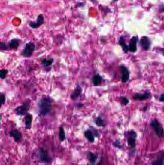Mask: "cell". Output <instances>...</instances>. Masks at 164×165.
<instances>
[{
	"label": "cell",
	"instance_id": "obj_3",
	"mask_svg": "<svg viewBox=\"0 0 164 165\" xmlns=\"http://www.w3.org/2000/svg\"><path fill=\"white\" fill-rule=\"evenodd\" d=\"M36 157L39 162L49 165L53 162V158L49 154L48 151L44 147L38 148L36 153Z\"/></svg>",
	"mask_w": 164,
	"mask_h": 165
},
{
	"label": "cell",
	"instance_id": "obj_20",
	"mask_svg": "<svg viewBox=\"0 0 164 165\" xmlns=\"http://www.w3.org/2000/svg\"><path fill=\"white\" fill-rule=\"evenodd\" d=\"M58 136H59V141L60 142H64L66 139V134H65V130L62 126L59 127Z\"/></svg>",
	"mask_w": 164,
	"mask_h": 165
},
{
	"label": "cell",
	"instance_id": "obj_11",
	"mask_svg": "<svg viewBox=\"0 0 164 165\" xmlns=\"http://www.w3.org/2000/svg\"><path fill=\"white\" fill-rule=\"evenodd\" d=\"M21 42V40L17 38L11 39L8 44L9 50L17 51L20 45Z\"/></svg>",
	"mask_w": 164,
	"mask_h": 165
},
{
	"label": "cell",
	"instance_id": "obj_28",
	"mask_svg": "<svg viewBox=\"0 0 164 165\" xmlns=\"http://www.w3.org/2000/svg\"><path fill=\"white\" fill-rule=\"evenodd\" d=\"M121 104L123 106L127 105L129 103V100L126 97H121L120 98Z\"/></svg>",
	"mask_w": 164,
	"mask_h": 165
},
{
	"label": "cell",
	"instance_id": "obj_32",
	"mask_svg": "<svg viewBox=\"0 0 164 165\" xmlns=\"http://www.w3.org/2000/svg\"><path fill=\"white\" fill-rule=\"evenodd\" d=\"M87 165H102V163H98V164H97V165H96V164H91V163H90V164H87Z\"/></svg>",
	"mask_w": 164,
	"mask_h": 165
},
{
	"label": "cell",
	"instance_id": "obj_6",
	"mask_svg": "<svg viewBox=\"0 0 164 165\" xmlns=\"http://www.w3.org/2000/svg\"><path fill=\"white\" fill-rule=\"evenodd\" d=\"M150 126L154 130L156 135L158 137L160 138L164 137V128L157 119H154L153 120L150 124Z\"/></svg>",
	"mask_w": 164,
	"mask_h": 165
},
{
	"label": "cell",
	"instance_id": "obj_19",
	"mask_svg": "<svg viewBox=\"0 0 164 165\" xmlns=\"http://www.w3.org/2000/svg\"><path fill=\"white\" fill-rule=\"evenodd\" d=\"M87 158L88 159L89 162L91 164H95L97 161L98 158V155L96 153L89 151L87 154Z\"/></svg>",
	"mask_w": 164,
	"mask_h": 165
},
{
	"label": "cell",
	"instance_id": "obj_33",
	"mask_svg": "<svg viewBox=\"0 0 164 165\" xmlns=\"http://www.w3.org/2000/svg\"><path fill=\"white\" fill-rule=\"evenodd\" d=\"M160 52H161L162 54H163V55H164V49H163V51H160Z\"/></svg>",
	"mask_w": 164,
	"mask_h": 165
},
{
	"label": "cell",
	"instance_id": "obj_9",
	"mask_svg": "<svg viewBox=\"0 0 164 165\" xmlns=\"http://www.w3.org/2000/svg\"><path fill=\"white\" fill-rule=\"evenodd\" d=\"M140 43L142 48L145 51H148L151 48V40L148 37H142L140 40Z\"/></svg>",
	"mask_w": 164,
	"mask_h": 165
},
{
	"label": "cell",
	"instance_id": "obj_27",
	"mask_svg": "<svg viewBox=\"0 0 164 165\" xmlns=\"http://www.w3.org/2000/svg\"><path fill=\"white\" fill-rule=\"evenodd\" d=\"M0 50H1V51H8V50H9L8 45L1 42L0 43Z\"/></svg>",
	"mask_w": 164,
	"mask_h": 165
},
{
	"label": "cell",
	"instance_id": "obj_10",
	"mask_svg": "<svg viewBox=\"0 0 164 165\" xmlns=\"http://www.w3.org/2000/svg\"><path fill=\"white\" fill-rule=\"evenodd\" d=\"M9 136L10 137L13 139L15 142H17L21 140L22 138V134L20 130L17 129H14L10 131Z\"/></svg>",
	"mask_w": 164,
	"mask_h": 165
},
{
	"label": "cell",
	"instance_id": "obj_7",
	"mask_svg": "<svg viewBox=\"0 0 164 165\" xmlns=\"http://www.w3.org/2000/svg\"><path fill=\"white\" fill-rule=\"evenodd\" d=\"M82 92H83V89L82 86L78 84L70 95V97L71 100L73 101H76L81 95Z\"/></svg>",
	"mask_w": 164,
	"mask_h": 165
},
{
	"label": "cell",
	"instance_id": "obj_13",
	"mask_svg": "<svg viewBox=\"0 0 164 165\" xmlns=\"http://www.w3.org/2000/svg\"><path fill=\"white\" fill-rule=\"evenodd\" d=\"M32 114L28 113L24 117L25 128L27 130H30L32 128L33 121Z\"/></svg>",
	"mask_w": 164,
	"mask_h": 165
},
{
	"label": "cell",
	"instance_id": "obj_23",
	"mask_svg": "<svg viewBox=\"0 0 164 165\" xmlns=\"http://www.w3.org/2000/svg\"><path fill=\"white\" fill-rule=\"evenodd\" d=\"M54 58H45L41 61V64H42L44 66L46 67H51V66L53 64L54 62Z\"/></svg>",
	"mask_w": 164,
	"mask_h": 165
},
{
	"label": "cell",
	"instance_id": "obj_14",
	"mask_svg": "<svg viewBox=\"0 0 164 165\" xmlns=\"http://www.w3.org/2000/svg\"><path fill=\"white\" fill-rule=\"evenodd\" d=\"M164 150L159 152L157 156L156 159L153 160L151 163L152 165H164Z\"/></svg>",
	"mask_w": 164,
	"mask_h": 165
},
{
	"label": "cell",
	"instance_id": "obj_8",
	"mask_svg": "<svg viewBox=\"0 0 164 165\" xmlns=\"http://www.w3.org/2000/svg\"><path fill=\"white\" fill-rule=\"evenodd\" d=\"M120 69L121 73H122L121 80L124 83L127 82L129 79V72L127 67L124 65H120Z\"/></svg>",
	"mask_w": 164,
	"mask_h": 165
},
{
	"label": "cell",
	"instance_id": "obj_18",
	"mask_svg": "<svg viewBox=\"0 0 164 165\" xmlns=\"http://www.w3.org/2000/svg\"><path fill=\"white\" fill-rule=\"evenodd\" d=\"M84 135L86 140L90 143H93L95 142V138L93 131L91 129H88L84 132Z\"/></svg>",
	"mask_w": 164,
	"mask_h": 165
},
{
	"label": "cell",
	"instance_id": "obj_21",
	"mask_svg": "<svg viewBox=\"0 0 164 165\" xmlns=\"http://www.w3.org/2000/svg\"><path fill=\"white\" fill-rule=\"evenodd\" d=\"M118 43L120 46L122 48L125 53H127L129 51V45H128L126 44L124 39L123 37H120Z\"/></svg>",
	"mask_w": 164,
	"mask_h": 165
},
{
	"label": "cell",
	"instance_id": "obj_34",
	"mask_svg": "<svg viewBox=\"0 0 164 165\" xmlns=\"http://www.w3.org/2000/svg\"><path fill=\"white\" fill-rule=\"evenodd\" d=\"M117 1V0H114V1Z\"/></svg>",
	"mask_w": 164,
	"mask_h": 165
},
{
	"label": "cell",
	"instance_id": "obj_4",
	"mask_svg": "<svg viewBox=\"0 0 164 165\" xmlns=\"http://www.w3.org/2000/svg\"><path fill=\"white\" fill-rule=\"evenodd\" d=\"M31 101L29 100H26L22 102V104L15 108V114L17 116H25L28 114L30 109Z\"/></svg>",
	"mask_w": 164,
	"mask_h": 165
},
{
	"label": "cell",
	"instance_id": "obj_24",
	"mask_svg": "<svg viewBox=\"0 0 164 165\" xmlns=\"http://www.w3.org/2000/svg\"><path fill=\"white\" fill-rule=\"evenodd\" d=\"M112 145L114 147L117 148L118 149H123V145L121 143V142L120 140H116V141L113 142L112 143Z\"/></svg>",
	"mask_w": 164,
	"mask_h": 165
},
{
	"label": "cell",
	"instance_id": "obj_1",
	"mask_svg": "<svg viewBox=\"0 0 164 165\" xmlns=\"http://www.w3.org/2000/svg\"><path fill=\"white\" fill-rule=\"evenodd\" d=\"M54 100L49 96H44L38 102L37 111L38 114L42 117L49 115L52 111Z\"/></svg>",
	"mask_w": 164,
	"mask_h": 165
},
{
	"label": "cell",
	"instance_id": "obj_12",
	"mask_svg": "<svg viewBox=\"0 0 164 165\" xmlns=\"http://www.w3.org/2000/svg\"><path fill=\"white\" fill-rule=\"evenodd\" d=\"M151 93L149 91H147L144 94H135L133 97V98L136 101H142L148 100L150 97Z\"/></svg>",
	"mask_w": 164,
	"mask_h": 165
},
{
	"label": "cell",
	"instance_id": "obj_30",
	"mask_svg": "<svg viewBox=\"0 0 164 165\" xmlns=\"http://www.w3.org/2000/svg\"><path fill=\"white\" fill-rule=\"evenodd\" d=\"M77 108L78 109H82L84 107V104L82 103H77Z\"/></svg>",
	"mask_w": 164,
	"mask_h": 165
},
{
	"label": "cell",
	"instance_id": "obj_26",
	"mask_svg": "<svg viewBox=\"0 0 164 165\" xmlns=\"http://www.w3.org/2000/svg\"><path fill=\"white\" fill-rule=\"evenodd\" d=\"M6 101V96L5 94L4 93H1L0 94V106L1 108Z\"/></svg>",
	"mask_w": 164,
	"mask_h": 165
},
{
	"label": "cell",
	"instance_id": "obj_25",
	"mask_svg": "<svg viewBox=\"0 0 164 165\" xmlns=\"http://www.w3.org/2000/svg\"><path fill=\"white\" fill-rule=\"evenodd\" d=\"M9 73V70L5 69H3L0 70V78L2 80L5 79Z\"/></svg>",
	"mask_w": 164,
	"mask_h": 165
},
{
	"label": "cell",
	"instance_id": "obj_29",
	"mask_svg": "<svg viewBox=\"0 0 164 165\" xmlns=\"http://www.w3.org/2000/svg\"><path fill=\"white\" fill-rule=\"evenodd\" d=\"M91 130L93 131L94 136L96 138H99L100 136V132L99 130H97L96 129L93 128V127H91Z\"/></svg>",
	"mask_w": 164,
	"mask_h": 165
},
{
	"label": "cell",
	"instance_id": "obj_22",
	"mask_svg": "<svg viewBox=\"0 0 164 165\" xmlns=\"http://www.w3.org/2000/svg\"><path fill=\"white\" fill-rule=\"evenodd\" d=\"M94 123L96 126L98 127L104 128L106 125V123H105V121L100 116H98L96 118V119L94 120Z\"/></svg>",
	"mask_w": 164,
	"mask_h": 165
},
{
	"label": "cell",
	"instance_id": "obj_2",
	"mask_svg": "<svg viewBox=\"0 0 164 165\" xmlns=\"http://www.w3.org/2000/svg\"><path fill=\"white\" fill-rule=\"evenodd\" d=\"M125 137L126 138L127 144L129 147V157L132 158L136 153V141L137 133L133 130H130L125 133Z\"/></svg>",
	"mask_w": 164,
	"mask_h": 165
},
{
	"label": "cell",
	"instance_id": "obj_5",
	"mask_svg": "<svg viewBox=\"0 0 164 165\" xmlns=\"http://www.w3.org/2000/svg\"><path fill=\"white\" fill-rule=\"evenodd\" d=\"M35 45L32 42H29L26 44L25 46L20 52V55L24 58H30L34 53Z\"/></svg>",
	"mask_w": 164,
	"mask_h": 165
},
{
	"label": "cell",
	"instance_id": "obj_31",
	"mask_svg": "<svg viewBox=\"0 0 164 165\" xmlns=\"http://www.w3.org/2000/svg\"><path fill=\"white\" fill-rule=\"evenodd\" d=\"M159 101L161 102H164V93L161 94L159 97Z\"/></svg>",
	"mask_w": 164,
	"mask_h": 165
},
{
	"label": "cell",
	"instance_id": "obj_16",
	"mask_svg": "<svg viewBox=\"0 0 164 165\" xmlns=\"http://www.w3.org/2000/svg\"><path fill=\"white\" fill-rule=\"evenodd\" d=\"M44 23V17L43 15H40L38 16L36 23L31 22L29 23V25L31 28L33 29H37L41 26Z\"/></svg>",
	"mask_w": 164,
	"mask_h": 165
},
{
	"label": "cell",
	"instance_id": "obj_15",
	"mask_svg": "<svg viewBox=\"0 0 164 165\" xmlns=\"http://www.w3.org/2000/svg\"><path fill=\"white\" fill-rule=\"evenodd\" d=\"M138 40V39L137 36H133L132 38V39H130L129 45V51L130 52L134 53L137 51V44Z\"/></svg>",
	"mask_w": 164,
	"mask_h": 165
},
{
	"label": "cell",
	"instance_id": "obj_17",
	"mask_svg": "<svg viewBox=\"0 0 164 165\" xmlns=\"http://www.w3.org/2000/svg\"><path fill=\"white\" fill-rule=\"evenodd\" d=\"M103 77L101 75L98 73L94 74L92 77V80L93 86H100L103 82Z\"/></svg>",
	"mask_w": 164,
	"mask_h": 165
}]
</instances>
